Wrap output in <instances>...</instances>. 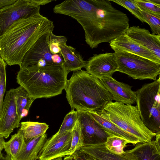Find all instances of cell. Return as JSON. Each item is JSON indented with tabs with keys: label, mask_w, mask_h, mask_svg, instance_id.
<instances>
[{
	"label": "cell",
	"mask_w": 160,
	"mask_h": 160,
	"mask_svg": "<svg viewBox=\"0 0 160 160\" xmlns=\"http://www.w3.org/2000/svg\"><path fill=\"white\" fill-rule=\"evenodd\" d=\"M80 160H88L86 158H84V159H82Z\"/></svg>",
	"instance_id": "60d3db41"
},
{
	"label": "cell",
	"mask_w": 160,
	"mask_h": 160,
	"mask_svg": "<svg viewBox=\"0 0 160 160\" xmlns=\"http://www.w3.org/2000/svg\"><path fill=\"white\" fill-rule=\"evenodd\" d=\"M5 141L4 137L0 135V155L2 154V151L4 148Z\"/></svg>",
	"instance_id": "e575fe53"
},
{
	"label": "cell",
	"mask_w": 160,
	"mask_h": 160,
	"mask_svg": "<svg viewBox=\"0 0 160 160\" xmlns=\"http://www.w3.org/2000/svg\"><path fill=\"white\" fill-rule=\"evenodd\" d=\"M52 160H63L62 158H58Z\"/></svg>",
	"instance_id": "ab89813d"
},
{
	"label": "cell",
	"mask_w": 160,
	"mask_h": 160,
	"mask_svg": "<svg viewBox=\"0 0 160 160\" xmlns=\"http://www.w3.org/2000/svg\"><path fill=\"white\" fill-rule=\"evenodd\" d=\"M20 126L15 98L11 89L7 91L0 111V135L6 139Z\"/></svg>",
	"instance_id": "7c38bea8"
},
{
	"label": "cell",
	"mask_w": 160,
	"mask_h": 160,
	"mask_svg": "<svg viewBox=\"0 0 160 160\" xmlns=\"http://www.w3.org/2000/svg\"><path fill=\"white\" fill-rule=\"evenodd\" d=\"M52 31H53L45 33L36 41L25 55L20 68L55 65L52 60L53 54L49 46L50 33Z\"/></svg>",
	"instance_id": "9c48e42d"
},
{
	"label": "cell",
	"mask_w": 160,
	"mask_h": 160,
	"mask_svg": "<svg viewBox=\"0 0 160 160\" xmlns=\"http://www.w3.org/2000/svg\"><path fill=\"white\" fill-rule=\"evenodd\" d=\"M79 151L97 160H137L135 156L127 150L121 154L111 152L107 149L104 144L82 146Z\"/></svg>",
	"instance_id": "e0dca14e"
},
{
	"label": "cell",
	"mask_w": 160,
	"mask_h": 160,
	"mask_svg": "<svg viewBox=\"0 0 160 160\" xmlns=\"http://www.w3.org/2000/svg\"><path fill=\"white\" fill-rule=\"evenodd\" d=\"M6 63L0 57V111L1 109L6 86Z\"/></svg>",
	"instance_id": "1f68e13d"
},
{
	"label": "cell",
	"mask_w": 160,
	"mask_h": 160,
	"mask_svg": "<svg viewBox=\"0 0 160 160\" xmlns=\"http://www.w3.org/2000/svg\"><path fill=\"white\" fill-rule=\"evenodd\" d=\"M96 112L101 117L136 137L140 142H151L157 134L151 132L144 124L136 106L111 101L101 110Z\"/></svg>",
	"instance_id": "5b68a950"
},
{
	"label": "cell",
	"mask_w": 160,
	"mask_h": 160,
	"mask_svg": "<svg viewBox=\"0 0 160 160\" xmlns=\"http://www.w3.org/2000/svg\"><path fill=\"white\" fill-rule=\"evenodd\" d=\"M15 97L18 122L27 116L29 109L35 100L22 86H20L16 88H12Z\"/></svg>",
	"instance_id": "7402d4cb"
},
{
	"label": "cell",
	"mask_w": 160,
	"mask_h": 160,
	"mask_svg": "<svg viewBox=\"0 0 160 160\" xmlns=\"http://www.w3.org/2000/svg\"><path fill=\"white\" fill-rule=\"evenodd\" d=\"M52 59L53 62L55 65H63V59L60 53L53 54Z\"/></svg>",
	"instance_id": "d6a6232c"
},
{
	"label": "cell",
	"mask_w": 160,
	"mask_h": 160,
	"mask_svg": "<svg viewBox=\"0 0 160 160\" xmlns=\"http://www.w3.org/2000/svg\"><path fill=\"white\" fill-rule=\"evenodd\" d=\"M141 13L151 28L152 34H160V18L141 10Z\"/></svg>",
	"instance_id": "f1b7e54d"
},
{
	"label": "cell",
	"mask_w": 160,
	"mask_h": 160,
	"mask_svg": "<svg viewBox=\"0 0 160 160\" xmlns=\"http://www.w3.org/2000/svg\"><path fill=\"white\" fill-rule=\"evenodd\" d=\"M63 160H74L71 156H65Z\"/></svg>",
	"instance_id": "74e56055"
},
{
	"label": "cell",
	"mask_w": 160,
	"mask_h": 160,
	"mask_svg": "<svg viewBox=\"0 0 160 160\" xmlns=\"http://www.w3.org/2000/svg\"><path fill=\"white\" fill-rule=\"evenodd\" d=\"M47 134H44L25 141L26 145L21 152L12 160H37L38 154L47 141Z\"/></svg>",
	"instance_id": "ffe728a7"
},
{
	"label": "cell",
	"mask_w": 160,
	"mask_h": 160,
	"mask_svg": "<svg viewBox=\"0 0 160 160\" xmlns=\"http://www.w3.org/2000/svg\"><path fill=\"white\" fill-rule=\"evenodd\" d=\"M109 43L110 46L114 52L126 51L160 63V59L154 53L134 41L125 32L112 40Z\"/></svg>",
	"instance_id": "2e32d148"
},
{
	"label": "cell",
	"mask_w": 160,
	"mask_h": 160,
	"mask_svg": "<svg viewBox=\"0 0 160 160\" xmlns=\"http://www.w3.org/2000/svg\"><path fill=\"white\" fill-rule=\"evenodd\" d=\"M78 112L72 109L65 116L59 129L56 133L60 134L72 130L78 120Z\"/></svg>",
	"instance_id": "83f0119b"
},
{
	"label": "cell",
	"mask_w": 160,
	"mask_h": 160,
	"mask_svg": "<svg viewBox=\"0 0 160 160\" xmlns=\"http://www.w3.org/2000/svg\"><path fill=\"white\" fill-rule=\"evenodd\" d=\"M67 39L64 36H57L52 31L50 33L49 42V48L52 54L59 53L60 52V48L59 45L60 43H66Z\"/></svg>",
	"instance_id": "4dcf8cb0"
},
{
	"label": "cell",
	"mask_w": 160,
	"mask_h": 160,
	"mask_svg": "<svg viewBox=\"0 0 160 160\" xmlns=\"http://www.w3.org/2000/svg\"><path fill=\"white\" fill-rule=\"evenodd\" d=\"M99 80L111 94L113 100L125 104L136 103V92L132 90V86L118 81L112 77H104Z\"/></svg>",
	"instance_id": "5bb4252c"
},
{
	"label": "cell",
	"mask_w": 160,
	"mask_h": 160,
	"mask_svg": "<svg viewBox=\"0 0 160 160\" xmlns=\"http://www.w3.org/2000/svg\"><path fill=\"white\" fill-rule=\"evenodd\" d=\"M72 131V138L69 149L70 156H72L84 145L81 126L78 119Z\"/></svg>",
	"instance_id": "484cf974"
},
{
	"label": "cell",
	"mask_w": 160,
	"mask_h": 160,
	"mask_svg": "<svg viewBox=\"0 0 160 160\" xmlns=\"http://www.w3.org/2000/svg\"><path fill=\"white\" fill-rule=\"evenodd\" d=\"M17 0H0V9L10 5Z\"/></svg>",
	"instance_id": "836d02e7"
},
{
	"label": "cell",
	"mask_w": 160,
	"mask_h": 160,
	"mask_svg": "<svg viewBox=\"0 0 160 160\" xmlns=\"http://www.w3.org/2000/svg\"><path fill=\"white\" fill-rule=\"evenodd\" d=\"M77 111L78 120L84 140V146L104 144L108 137L112 136L93 119L88 112Z\"/></svg>",
	"instance_id": "8fae6325"
},
{
	"label": "cell",
	"mask_w": 160,
	"mask_h": 160,
	"mask_svg": "<svg viewBox=\"0 0 160 160\" xmlns=\"http://www.w3.org/2000/svg\"><path fill=\"white\" fill-rule=\"evenodd\" d=\"M155 137L154 140L138 143L127 151L137 160H160V133L157 134Z\"/></svg>",
	"instance_id": "ac0fdd59"
},
{
	"label": "cell",
	"mask_w": 160,
	"mask_h": 160,
	"mask_svg": "<svg viewBox=\"0 0 160 160\" xmlns=\"http://www.w3.org/2000/svg\"><path fill=\"white\" fill-rule=\"evenodd\" d=\"M68 73L63 65L20 68L17 82L35 99L50 98L62 93Z\"/></svg>",
	"instance_id": "277c9868"
},
{
	"label": "cell",
	"mask_w": 160,
	"mask_h": 160,
	"mask_svg": "<svg viewBox=\"0 0 160 160\" xmlns=\"http://www.w3.org/2000/svg\"><path fill=\"white\" fill-rule=\"evenodd\" d=\"M0 160H11V159L8 155H7L5 156H4L2 153L0 155Z\"/></svg>",
	"instance_id": "d590c367"
},
{
	"label": "cell",
	"mask_w": 160,
	"mask_h": 160,
	"mask_svg": "<svg viewBox=\"0 0 160 160\" xmlns=\"http://www.w3.org/2000/svg\"><path fill=\"white\" fill-rule=\"evenodd\" d=\"M54 28L53 22L41 14L15 21L0 37V57L9 66H20L36 41Z\"/></svg>",
	"instance_id": "6da1fadb"
},
{
	"label": "cell",
	"mask_w": 160,
	"mask_h": 160,
	"mask_svg": "<svg viewBox=\"0 0 160 160\" xmlns=\"http://www.w3.org/2000/svg\"><path fill=\"white\" fill-rule=\"evenodd\" d=\"M87 112L92 118L111 136H116L124 138L129 141L130 143L133 144L140 142L136 137L101 117L96 111H89Z\"/></svg>",
	"instance_id": "44dd1931"
},
{
	"label": "cell",
	"mask_w": 160,
	"mask_h": 160,
	"mask_svg": "<svg viewBox=\"0 0 160 160\" xmlns=\"http://www.w3.org/2000/svg\"><path fill=\"white\" fill-rule=\"evenodd\" d=\"M52 0H17L0 9V37L14 22L22 18L40 14V6Z\"/></svg>",
	"instance_id": "ba28073f"
},
{
	"label": "cell",
	"mask_w": 160,
	"mask_h": 160,
	"mask_svg": "<svg viewBox=\"0 0 160 160\" xmlns=\"http://www.w3.org/2000/svg\"><path fill=\"white\" fill-rule=\"evenodd\" d=\"M85 68L88 73L98 79L112 77L118 69L115 54L106 52L94 54L87 61Z\"/></svg>",
	"instance_id": "4fadbf2b"
},
{
	"label": "cell",
	"mask_w": 160,
	"mask_h": 160,
	"mask_svg": "<svg viewBox=\"0 0 160 160\" xmlns=\"http://www.w3.org/2000/svg\"><path fill=\"white\" fill-rule=\"evenodd\" d=\"M141 10L160 18V5L149 2L148 0H134Z\"/></svg>",
	"instance_id": "f546056e"
},
{
	"label": "cell",
	"mask_w": 160,
	"mask_h": 160,
	"mask_svg": "<svg viewBox=\"0 0 160 160\" xmlns=\"http://www.w3.org/2000/svg\"><path fill=\"white\" fill-rule=\"evenodd\" d=\"M131 39L154 53L160 59V34H151L138 26L129 27L125 32Z\"/></svg>",
	"instance_id": "9a60e30c"
},
{
	"label": "cell",
	"mask_w": 160,
	"mask_h": 160,
	"mask_svg": "<svg viewBox=\"0 0 160 160\" xmlns=\"http://www.w3.org/2000/svg\"><path fill=\"white\" fill-rule=\"evenodd\" d=\"M148 1L153 4L160 5V0H148Z\"/></svg>",
	"instance_id": "8d00e7d4"
},
{
	"label": "cell",
	"mask_w": 160,
	"mask_h": 160,
	"mask_svg": "<svg viewBox=\"0 0 160 160\" xmlns=\"http://www.w3.org/2000/svg\"><path fill=\"white\" fill-rule=\"evenodd\" d=\"M59 46V53L63 59V65L68 72L85 68L87 61L83 60L81 55L75 48L67 45L66 43H60Z\"/></svg>",
	"instance_id": "d6986e66"
},
{
	"label": "cell",
	"mask_w": 160,
	"mask_h": 160,
	"mask_svg": "<svg viewBox=\"0 0 160 160\" xmlns=\"http://www.w3.org/2000/svg\"><path fill=\"white\" fill-rule=\"evenodd\" d=\"M19 129L23 134L25 141L46 133L48 125L43 122L26 121L20 123Z\"/></svg>",
	"instance_id": "cb8c5ba5"
},
{
	"label": "cell",
	"mask_w": 160,
	"mask_h": 160,
	"mask_svg": "<svg viewBox=\"0 0 160 160\" xmlns=\"http://www.w3.org/2000/svg\"><path fill=\"white\" fill-rule=\"evenodd\" d=\"M91 3L92 23L85 39L92 48L102 42L110 43L129 27L127 15L114 8L110 0H88Z\"/></svg>",
	"instance_id": "3957f363"
},
{
	"label": "cell",
	"mask_w": 160,
	"mask_h": 160,
	"mask_svg": "<svg viewBox=\"0 0 160 160\" xmlns=\"http://www.w3.org/2000/svg\"><path fill=\"white\" fill-rule=\"evenodd\" d=\"M122 6L129 11L141 22H146L142 16L141 10L135 2L134 0H110Z\"/></svg>",
	"instance_id": "4316f807"
},
{
	"label": "cell",
	"mask_w": 160,
	"mask_h": 160,
	"mask_svg": "<svg viewBox=\"0 0 160 160\" xmlns=\"http://www.w3.org/2000/svg\"><path fill=\"white\" fill-rule=\"evenodd\" d=\"M86 155L87 158L88 160H97L96 159H94V158L92 157H91L88 155L86 154Z\"/></svg>",
	"instance_id": "f35d334b"
},
{
	"label": "cell",
	"mask_w": 160,
	"mask_h": 160,
	"mask_svg": "<svg viewBox=\"0 0 160 160\" xmlns=\"http://www.w3.org/2000/svg\"><path fill=\"white\" fill-rule=\"evenodd\" d=\"M136 106L145 126L160 133V78L144 84L136 91Z\"/></svg>",
	"instance_id": "8992f818"
},
{
	"label": "cell",
	"mask_w": 160,
	"mask_h": 160,
	"mask_svg": "<svg viewBox=\"0 0 160 160\" xmlns=\"http://www.w3.org/2000/svg\"><path fill=\"white\" fill-rule=\"evenodd\" d=\"M72 138V130L56 133L47 139L39 153V160H52L70 156Z\"/></svg>",
	"instance_id": "30bf717a"
},
{
	"label": "cell",
	"mask_w": 160,
	"mask_h": 160,
	"mask_svg": "<svg viewBox=\"0 0 160 160\" xmlns=\"http://www.w3.org/2000/svg\"><path fill=\"white\" fill-rule=\"evenodd\" d=\"M130 142L126 139L116 136L108 137L104 145L107 149L113 153L121 154L124 152V148Z\"/></svg>",
	"instance_id": "d4e9b609"
},
{
	"label": "cell",
	"mask_w": 160,
	"mask_h": 160,
	"mask_svg": "<svg viewBox=\"0 0 160 160\" xmlns=\"http://www.w3.org/2000/svg\"><path fill=\"white\" fill-rule=\"evenodd\" d=\"M118 71L134 79L156 80L160 74V63L124 51L114 52Z\"/></svg>",
	"instance_id": "52a82bcc"
},
{
	"label": "cell",
	"mask_w": 160,
	"mask_h": 160,
	"mask_svg": "<svg viewBox=\"0 0 160 160\" xmlns=\"http://www.w3.org/2000/svg\"><path fill=\"white\" fill-rule=\"evenodd\" d=\"M26 145L22 132L20 129L12 135L8 141L5 142L4 149L11 160L14 159L22 151Z\"/></svg>",
	"instance_id": "603a6c76"
},
{
	"label": "cell",
	"mask_w": 160,
	"mask_h": 160,
	"mask_svg": "<svg viewBox=\"0 0 160 160\" xmlns=\"http://www.w3.org/2000/svg\"><path fill=\"white\" fill-rule=\"evenodd\" d=\"M39 160V159H38V160Z\"/></svg>",
	"instance_id": "b9f144b4"
},
{
	"label": "cell",
	"mask_w": 160,
	"mask_h": 160,
	"mask_svg": "<svg viewBox=\"0 0 160 160\" xmlns=\"http://www.w3.org/2000/svg\"><path fill=\"white\" fill-rule=\"evenodd\" d=\"M64 89L70 107L77 111H99L113 101L99 79L81 69L73 72Z\"/></svg>",
	"instance_id": "7a4b0ae2"
}]
</instances>
